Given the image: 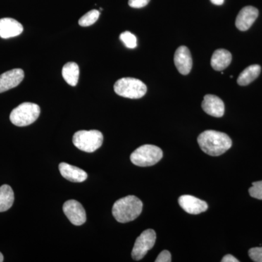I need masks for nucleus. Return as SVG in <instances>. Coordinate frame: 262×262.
<instances>
[{
	"label": "nucleus",
	"instance_id": "nucleus-1",
	"mask_svg": "<svg viewBox=\"0 0 262 262\" xmlns=\"http://www.w3.org/2000/svg\"><path fill=\"white\" fill-rule=\"evenodd\" d=\"M201 149L211 156H220L232 146V141L225 133L212 130L204 131L198 137Z\"/></svg>",
	"mask_w": 262,
	"mask_h": 262
},
{
	"label": "nucleus",
	"instance_id": "nucleus-2",
	"mask_svg": "<svg viewBox=\"0 0 262 262\" xmlns=\"http://www.w3.org/2000/svg\"><path fill=\"white\" fill-rule=\"evenodd\" d=\"M143 209L142 202L134 195H128L115 202L113 214L120 223H127L140 215Z\"/></svg>",
	"mask_w": 262,
	"mask_h": 262
},
{
	"label": "nucleus",
	"instance_id": "nucleus-3",
	"mask_svg": "<svg viewBox=\"0 0 262 262\" xmlns=\"http://www.w3.org/2000/svg\"><path fill=\"white\" fill-rule=\"evenodd\" d=\"M114 90L122 97L139 99L146 94L147 88L144 82L132 77H124L115 82Z\"/></svg>",
	"mask_w": 262,
	"mask_h": 262
},
{
	"label": "nucleus",
	"instance_id": "nucleus-4",
	"mask_svg": "<svg viewBox=\"0 0 262 262\" xmlns=\"http://www.w3.org/2000/svg\"><path fill=\"white\" fill-rule=\"evenodd\" d=\"M39 115L40 107L37 104L25 102L19 105L11 112L10 120L16 126H27L35 122Z\"/></svg>",
	"mask_w": 262,
	"mask_h": 262
},
{
	"label": "nucleus",
	"instance_id": "nucleus-5",
	"mask_svg": "<svg viewBox=\"0 0 262 262\" xmlns=\"http://www.w3.org/2000/svg\"><path fill=\"white\" fill-rule=\"evenodd\" d=\"M163 153L158 146L145 144L136 149L130 155L133 164L140 167L154 165L163 158Z\"/></svg>",
	"mask_w": 262,
	"mask_h": 262
},
{
	"label": "nucleus",
	"instance_id": "nucleus-6",
	"mask_svg": "<svg viewBox=\"0 0 262 262\" xmlns=\"http://www.w3.org/2000/svg\"><path fill=\"white\" fill-rule=\"evenodd\" d=\"M103 141V134L96 130H79L73 136L74 145L85 152H94L101 147Z\"/></svg>",
	"mask_w": 262,
	"mask_h": 262
},
{
	"label": "nucleus",
	"instance_id": "nucleus-7",
	"mask_svg": "<svg viewBox=\"0 0 262 262\" xmlns=\"http://www.w3.org/2000/svg\"><path fill=\"white\" fill-rule=\"evenodd\" d=\"M156 233L153 229L144 230L136 239L132 251V258L136 261L142 259L149 250L154 247Z\"/></svg>",
	"mask_w": 262,
	"mask_h": 262
},
{
	"label": "nucleus",
	"instance_id": "nucleus-8",
	"mask_svg": "<svg viewBox=\"0 0 262 262\" xmlns=\"http://www.w3.org/2000/svg\"><path fill=\"white\" fill-rule=\"evenodd\" d=\"M63 211L72 225H82L87 220L83 206L75 200L66 202L63 206Z\"/></svg>",
	"mask_w": 262,
	"mask_h": 262
},
{
	"label": "nucleus",
	"instance_id": "nucleus-9",
	"mask_svg": "<svg viewBox=\"0 0 262 262\" xmlns=\"http://www.w3.org/2000/svg\"><path fill=\"white\" fill-rule=\"evenodd\" d=\"M174 63L179 73L187 75L192 68V58L190 51L186 46H181L174 54Z\"/></svg>",
	"mask_w": 262,
	"mask_h": 262
},
{
	"label": "nucleus",
	"instance_id": "nucleus-10",
	"mask_svg": "<svg viewBox=\"0 0 262 262\" xmlns=\"http://www.w3.org/2000/svg\"><path fill=\"white\" fill-rule=\"evenodd\" d=\"M179 206L189 214H200L208 210L206 202L192 195H182L179 198Z\"/></svg>",
	"mask_w": 262,
	"mask_h": 262
},
{
	"label": "nucleus",
	"instance_id": "nucleus-11",
	"mask_svg": "<svg viewBox=\"0 0 262 262\" xmlns=\"http://www.w3.org/2000/svg\"><path fill=\"white\" fill-rule=\"evenodd\" d=\"M24 78V71L15 69L0 75V94L17 87Z\"/></svg>",
	"mask_w": 262,
	"mask_h": 262
},
{
	"label": "nucleus",
	"instance_id": "nucleus-12",
	"mask_svg": "<svg viewBox=\"0 0 262 262\" xmlns=\"http://www.w3.org/2000/svg\"><path fill=\"white\" fill-rule=\"evenodd\" d=\"M258 10L253 6H246L239 12L236 18V27L239 30L247 31L258 18Z\"/></svg>",
	"mask_w": 262,
	"mask_h": 262
},
{
	"label": "nucleus",
	"instance_id": "nucleus-13",
	"mask_svg": "<svg viewBox=\"0 0 262 262\" xmlns=\"http://www.w3.org/2000/svg\"><path fill=\"white\" fill-rule=\"evenodd\" d=\"M202 108L205 113L212 117H222L225 114V103L220 98L214 95L205 96Z\"/></svg>",
	"mask_w": 262,
	"mask_h": 262
},
{
	"label": "nucleus",
	"instance_id": "nucleus-14",
	"mask_svg": "<svg viewBox=\"0 0 262 262\" xmlns=\"http://www.w3.org/2000/svg\"><path fill=\"white\" fill-rule=\"evenodd\" d=\"M24 31L22 24L10 18L0 19V37L3 39L17 37Z\"/></svg>",
	"mask_w": 262,
	"mask_h": 262
},
{
	"label": "nucleus",
	"instance_id": "nucleus-15",
	"mask_svg": "<svg viewBox=\"0 0 262 262\" xmlns=\"http://www.w3.org/2000/svg\"><path fill=\"white\" fill-rule=\"evenodd\" d=\"M60 173L63 178L72 182H83L88 178V174L80 168L66 163L59 164Z\"/></svg>",
	"mask_w": 262,
	"mask_h": 262
},
{
	"label": "nucleus",
	"instance_id": "nucleus-16",
	"mask_svg": "<svg viewBox=\"0 0 262 262\" xmlns=\"http://www.w3.org/2000/svg\"><path fill=\"white\" fill-rule=\"evenodd\" d=\"M232 54L225 49L216 50L211 58V67L215 71H223L232 62Z\"/></svg>",
	"mask_w": 262,
	"mask_h": 262
},
{
	"label": "nucleus",
	"instance_id": "nucleus-17",
	"mask_svg": "<svg viewBox=\"0 0 262 262\" xmlns=\"http://www.w3.org/2000/svg\"><path fill=\"white\" fill-rule=\"evenodd\" d=\"M62 76L66 82L71 86H76L80 77L79 66L75 62H69L62 69Z\"/></svg>",
	"mask_w": 262,
	"mask_h": 262
},
{
	"label": "nucleus",
	"instance_id": "nucleus-18",
	"mask_svg": "<svg viewBox=\"0 0 262 262\" xmlns=\"http://www.w3.org/2000/svg\"><path fill=\"white\" fill-rule=\"evenodd\" d=\"M261 67L259 65H251L241 72L237 78V83L241 86L248 85L256 80L261 73Z\"/></svg>",
	"mask_w": 262,
	"mask_h": 262
},
{
	"label": "nucleus",
	"instance_id": "nucleus-19",
	"mask_svg": "<svg viewBox=\"0 0 262 262\" xmlns=\"http://www.w3.org/2000/svg\"><path fill=\"white\" fill-rule=\"evenodd\" d=\"M14 192L9 185L4 184L0 187V212L9 210L14 202Z\"/></svg>",
	"mask_w": 262,
	"mask_h": 262
},
{
	"label": "nucleus",
	"instance_id": "nucleus-20",
	"mask_svg": "<svg viewBox=\"0 0 262 262\" xmlns=\"http://www.w3.org/2000/svg\"><path fill=\"white\" fill-rule=\"evenodd\" d=\"M100 16V12L97 10H92L88 12L79 20V24L81 27H90L97 21Z\"/></svg>",
	"mask_w": 262,
	"mask_h": 262
},
{
	"label": "nucleus",
	"instance_id": "nucleus-21",
	"mask_svg": "<svg viewBox=\"0 0 262 262\" xmlns=\"http://www.w3.org/2000/svg\"><path fill=\"white\" fill-rule=\"evenodd\" d=\"M120 39L125 45V47L127 48L133 49L137 46V39H136V36L128 31L122 33L120 34Z\"/></svg>",
	"mask_w": 262,
	"mask_h": 262
},
{
	"label": "nucleus",
	"instance_id": "nucleus-22",
	"mask_svg": "<svg viewBox=\"0 0 262 262\" xmlns=\"http://www.w3.org/2000/svg\"><path fill=\"white\" fill-rule=\"evenodd\" d=\"M250 195L258 200H262V181L253 182L249 189Z\"/></svg>",
	"mask_w": 262,
	"mask_h": 262
},
{
	"label": "nucleus",
	"instance_id": "nucleus-23",
	"mask_svg": "<svg viewBox=\"0 0 262 262\" xmlns=\"http://www.w3.org/2000/svg\"><path fill=\"white\" fill-rule=\"evenodd\" d=\"M248 255L253 261L262 262V247L251 248L248 251Z\"/></svg>",
	"mask_w": 262,
	"mask_h": 262
},
{
	"label": "nucleus",
	"instance_id": "nucleus-24",
	"mask_svg": "<svg viewBox=\"0 0 262 262\" xmlns=\"http://www.w3.org/2000/svg\"><path fill=\"white\" fill-rule=\"evenodd\" d=\"M150 0H129L128 5L131 8H141L146 6Z\"/></svg>",
	"mask_w": 262,
	"mask_h": 262
},
{
	"label": "nucleus",
	"instance_id": "nucleus-25",
	"mask_svg": "<svg viewBox=\"0 0 262 262\" xmlns=\"http://www.w3.org/2000/svg\"><path fill=\"white\" fill-rule=\"evenodd\" d=\"M171 261V254L168 251H162L159 256L157 257L155 262H170Z\"/></svg>",
	"mask_w": 262,
	"mask_h": 262
},
{
	"label": "nucleus",
	"instance_id": "nucleus-26",
	"mask_svg": "<svg viewBox=\"0 0 262 262\" xmlns=\"http://www.w3.org/2000/svg\"><path fill=\"white\" fill-rule=\"evenodd\" d=\"M222 262H238L239 260L237 259L234 256L231 254H227L224 256L222 259Z\"/></svg>",
	"mask_w": 262,
	"mask_h": 262
},
{
	"label": "nucleus",
	"instance_id": "nucleus-27",
	"mask_svg": "<svg viewBox=\"0 0 262 262\" xmlns=\"http://www.w3.org/2000/svg\"><path fill=\"white\" fill-rule=\"evenodd\" d=\"M212 3L215 5H223L225 0H211Z\"/></svg>",
	"mask_w": 262,
	"mask_h": 262
},
{
	"label": "nucleus",
	"instance_id": "nucleus-28",
	"mask_svg": "<svg viewBox=\"0 0 262 262\" xmlns=\"http://www.w3.org/2000/svg\"><path fill=\"white\" fill-rule=\"evenodd\" d=\"M4 261V256H3V253L0 252V262Z\"/></svg>",
	"mask_w": 262,
	"mask_h": 262
}]
</instances>
